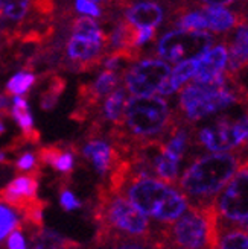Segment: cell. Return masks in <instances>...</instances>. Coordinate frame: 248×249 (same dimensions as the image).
<instances>
[{
	"mask_svg": "<svg viewBox=\"0 0 248 249\" xmlns=\"http://www.w3.org/2000/svg\"><path fill=\"white\" fill-rule=\"evenodd\" d=\"M73 3V9L78 14H82V16H89V17H93V18H101L104 17V9L102 6L93 2V0H72Z\"/></svg>",
	"mask_w": 248,
	"mask_h": 249,
	"instance_id": "cell-25",
	"label": "cell"
},
{
	"mask_svg": "<svg viewBox=\"0 0 248 249\" xmlns=\"http://www.w3.org/2000/svg\"><path fill=\"white\" fill-rule=\"evenodd\" d=\"M20 213L16 208H11L8 204L0 202V243L6 235H9L16 228L20 227Z\"/></svg>",
	"mask_w": 248,
	"mask_h": 249,
	"instance_id": "cell-22",
	"label": "cell"
},
{
	"mask_svg": "<svg viewBox=\"0 0 248 249\" xmlns=\"http://www.w3.org/2000/svg\"><path fill=\"white\" fill-rule=\"evenodd\" d=\"M221 217L233 223L248 222V167H241L213 201Z\"/></svg>",
	"mask_w": 248,
	"mask_h": 249,
	"instance_id": "cell-10",
	"label": "cell"
},
{
	"mask_svg": "<svg viewBox=\"0 0 248 249\" xmlns=\"http://www.w3.org/2000/svg\"><path fill=\"white\" fill-rule=\"evenodd\" d=\"M59 204H61V207H63L66 211L78 210V208H81V205H82L79 199L67 189V185H63V187H61V192H59Z\"/></svg>",
	"mask_w": 248,
	"mask_h": 249,
	"instance_id": "cell-26",
	"label": "cell"
},
{
	"mask_svg": "<svg viewBox=\"0 0 248 249\" xmlns=\"http://www.w3.org/2000/svg\"><path fill=\"white\" fill-rule=\"evenodd\" d=\"M218 249H248V232L244 230H231L219 235Z\"/></svg>",
	"mask_w": 248,
	"mask_h": 249,
	"instance_id": "cell-23",
	"label": "cell"
},
{
	"mask_svg": "<svg viewBox=\"0 0 248 249\" xmlns=\"http://www.w3.org/2000/svg\"><path fill=\"white\" fill-rule=\"evenodd\" d=\"M12 111V97L8 96L6 93L0 94V114L3 117H11Z\"/></svg>",
	"mask_w": 248,
	"mask_h": 249,
	"instance_id": "cell-31",
	"label": "cell"
},
{
	"mask_svg": "<svg viewBox=\"0 0 248 249\" xmlns=\"http://www.w3.org/2000/svg\"><path fill=\"white\" fill-rule=\"evenodd\" d=\"M31 230V249H79V245L54 230L28 225Z\"/></svg>",
	"mask_w": 248,
	"mask_h": 249,
	"instance_id": "cell-18",
	"label": "cell"
},
{
	"mask_svg": "<svg viewBox=\"0 0 248 249\" xmlns=\"http://www.w3.org/2000/svg\"><path fill=\"white\" fill-rule=\"evenodd\" d=\"M93 2H96V3H99L102 8H105V6H108L110 3H113V0H93Z\"/></svg>",
	"mask_w": 248,
	"mask_h": 249,
	"instance_id": "cell-34",
	"label": "cell"
},
{
	"mask_svg": "<svg viewBox=\"0 0 248 249\" xmlns=\"http://www.w3.org/2000/svg\"><path fill=\"white\" fill-rule=\"evenodd\" d=\"M41 79H46V87L40 93V107L43 111H52L58 105L59 97L66 91L67 81L58 71L43 73Z\"/></svg>",
	"mask_w": 248,
	"mask_h": 249,
	"instance_id": "cell-19",
	"label": "cell"
},
{
	"mask_svg": "<svg viewBox=\"0 0 248 249\" xmlns=\"http://www.w3.org/2000/svg\"><path fill=\"white\" fill-rule=\"evenodd\" d=\"M216 43V36L207 31L172 29L160 36L154 55L168 62H181L200 58Z\"/></svg>",
	"mask_w": 248,
	"mask_h": 249,
	"instance_id": "cell-7",
	"label": "cell"
},
{
	"mask_svg": "<svg viewBox=\"0 0 248 249\" xmlns=\"http://www.w3.org/2000/svg\"><path fill=\"white\" fill-rule=\"evenodd\" d=\"M238 12L242 16L244 21L248 23V0H241V5H239Z\"/></svg>",
	"mask_w": 248,
	"mask_h": 249,
	"instance_id": "cell-32",
	"label": "cell"
},
{
	"mask_svg": "<svg viewBox=\"0 0 248 249\" xmlns=\"http://www.w3.org/2000/svg\"><path fill=\"white\" fill-rule=\"evenodd\" d=\"M157 35V28H151V26H146V28H139V38H137V47H143L146 43H150L155 38Z\"/></svg>",
	"mask_w": 248,
	"mask_h": 249,
	"instance_id": "cell-29",
	"label": "cell"
},
{
	"mask_svg": "<svg viewBox=\"0 0 248 249\" xmlns=\"http://www.w3.org/2000/svg\"><path fill=\"white\" fill-rule=\"evenodd\" d=\"M95 217L99 222V228L116 231L123 235L146 237L151 232L148 216L127 196L111 192L108 187H99Z\"/></svg>",
	"mask_w": 248,
	"mask_h": 249,
	"instance_id": "cell-5",
	"label": "cell"
},
{
	"mask_svg": "<svg viewBox=\"0 0 248 249\" xmlns=\"http://www.w3.org/2000/svg\"><path fill=\"white\" fill-rule=\"evenodd\" d=\"M172 249H218L219 214L212 202L189 205L166 230Z\"/></svg>",
	"mask_w": 248,
	"mask_h": 249,
	"instance_id": "cell-4",
	"label": "cell"
},
{
	"mask_svg": "<svg viewBox=\"0 0 248 249\" xmlns=\"http://www.w3.org/2000/svg\"><path fill=\"white\" fill-rule=\"evenodd\" d=\"M16 170L23 173H40L41 175V164L34 152H23L14 163Z\"/></svg>",
	"mask_w": 248,
	"mask_h": 249,
	"instance_id": "cell-24",
	"label": "cell"
},
{
	"mask_svg": "<svg viewBox=\"0 0 248 249\" xmlns=\"http://www.w3.org/2000/svg\"><path fill=\"white\" fill-rule=\"evenodd\" d=\"M209 23V31L218 35H227L233 29L244 24V18L238 11H231L226 6H201Z\"/></svg>",
	"mask_w": 248,
	"mask_h": 249,
	"instance_id": "cell-16",
	"label": "cell"
},
{
	"mask_svg": "<svg viewBox=\"0 0 248 249\" xmlns=\"http://www.w3.org/2000/svg\"><path fill=\"white\" fill-rule=\"evenodd\" d=\"M96 243L101 249H153L146 242L137 239H128L127 235L105 228H99Z\"/></svg>",
	"mask_w": 248,
	"mask_h": 249,
	"instance_id": "cell-20",
	"label": "cell"
},
{
	"mask_svg": "<svg viewBox=\"0 0 248 249\" xmlns=\"http://www.w3.org/2000/svg\"><path fill=\"white\" fill-rule=\"evenodd\" d=\"M8 249H28L26 239L21 232V227L16 228L8 235Z\"/></svg>",
	"mask_w": 248,
	"mask_h": 249,
	"instance_id": "cell-27",
	"label": "cell"
},
{
	"mask_svg": "<svg viewBox=\"0 0 248 249\" xmlns=\"http://www.w3.org/2000/svg\"><path fill=\"white\" fill-rule=\"evenodd\" d=\"M238 152H212L201 155L186 167L180 178V190L195 201V205L212 202L242 166Z\"/></svg>",
	"mask_w": 248,
	"mask_h": 249,
	"instance_id": "cell-2",
	"label": "cell"
},
{
	"mask_svg": "<svg viewBox=\"0 0 248 249\" xmlns=\"http://www.w3.org/2000/svg\"><path fill=\"white\" fill-rule=\"evenodd\" d=\"M143 214L160 222L177 220L188 210V197L162 179L134 173L133 167L120 192Z\"/></svg>",
	"mask_w": 248,
	"mask_h": 249,
	"instance_id": "cell-3",
	"label": "cell"
},
{
	"mask_svg": "<svg viewBox=\"0 0 248 249\" xmlns=\"http://www.w3.org/2000/svg\"><path fill=\"white\" fill-rule=\"evenodd\" d=\"M12 53H14V46L6 40L3 32L0 31V66L12 61Z\"/></svg>",
	"mask_w": 248,
	"mask_h": 249,
	"instance_id": "cell-28",
	"label": "cell"
},
{
	"mask_svg": "<svg viewBox=\"0 0 248 249\" xmlns=\"http://www.w3.org/2000/svg\"><path fill=\"white\" fill-rule=\"evenodd\" d=\"M6 151L3 149V151H0V164H8V163H11V161L8 160V157H6Z\"/></svg>",
	"mask_w": 248,
	"mask_h": 249,
	"instance_id": "cell-33",
	"label": "cell"
},
{
	"mask_svg": "<svg viewBox=\"0 0 248 249\" xmlns=\"http://www.w3.org/2000/svg\"><path fill=\"white\" fill-rule=\"evenodd\" d=\"M175 120V109L163 96H133L127 104L122 124L110 128L107 137L127 157L143 144L165 140Z\"/></svg>",
	"mask_w": 248,
	"mask_h": 249,
	"instance_id": "cell-1",
	"label": "cell"
},
{
	"mask_svg": "<svg viewBox=\"0 0 248 249\" xmlns=\"http://www.w3.org/2000/svg\"><path fill=\"white\" fill-rule=\"evenodd\" d=\"M127 93L128 91L123 85L117 87L113 93H110L104 99L99 114L92 122L101 124L102 128H105V124H110V128L120 126L123 122V114H125L127 104H128Z\"/></svg>",
	"mask_w": 248,
	"mask_h": 249,
	"instance_id": "cell-15",
	"label": "cell"
},
{
	"mask_svg": "<svg viewBox=\"0 0 248 249\" xmlns=\"http://www.w3.org/2000/svg\"><path fill=\"white\" fill-rule=\"evenodd\" d=\"M224 38L229 46L227 73L241 78V74L248 69V23L233 29Z\"/></svg>",
	"mask_w": 248,
	"mask_h": 249,
	"instance_id": "cell-13",
	"label": "cell"
},
{
	"mask_svg": "<svg viewBox=\"0 0 248 249\" xmlns=\"http://www.w3.org/2000/svg\"><path fill=\"white\" fill-rule=\"evenodd\" d=\"M192 143L209 152H229L248 146V113L239 117L222 114L210 124L192 126Z\"/></svg>",
	"mask_w": 248,
	"mask_h": 249,
	"instance_id": "cell-6",
	"label": "cell"
},
{
	"mask_svg": "<svg viewBox=\"0 0 248 249\" xmlns=\"http://www.w3.org/2000/svg\"><path fill=\"white\" fill-rule=\"evenodd\" d=\"M169 62L160 58H142L123 71L122 84L134 97L155 96L171 76Z\"/></svg>",
	"mask_w": 248,
	"mask_h": 249,
	"instance_id": "cell-8",
	"label": "cell"
},
{
	"mask_svg": "<svg viewBox=\"0 0 248 249\" xmlns=\"http://www.w3.org/2000/svg\"><path fill=\"white\" fill-rule=\"evenodd\" d=\"M6 131V126H5V123H3V116L0 114V137H2Z\"/></svg>",
	"mask_w": 248,
	"mask_h": 249,
	"instance_id": "cell-35",
	"label": "cell"
},
{
	"mask_svg": "<svg viewBox=\"0 0 248 249\" xmlns=\"http://www.w3.org/2000/svg\"><path fill=\"white\" fill-rule=\"evenodd\" d=\"M11 119L19 124L21 129V137L28 144H38L41 142V132L34 126V117L31 114V108L26 96L12 97V111Z\"/></svg>",
	"mask_w": 248,
	"mask_h": 249,
	"instance_id": "cell-17",
	"label": "cell"
},
{
	"mask_svg": "<svg viewBox=\"0 0 248 249\" xmlns=\"http://www.w3.org/2000/svg\"><path fill=\"white\" fill-rule=\"evenodd\" d=\"M229 66V46L222 40L215 43L200 58H196V70L192 81L209 84L224 76Z\"/></svg>",
	"mask_w": 248,
	"mask_h": 249,
	"instance_id": "cell-11",
	"label": "cell"
},
{
	"mask_svg": "<svg viewBox=\"0 0 248 249\" xmlns=\"http://www.w3.org/2000/svg\"><path fill=\"white\" fill-rule=\"evenodd\" d=\"M110 52V44L104 40L87 38L70 34L64 46V58L59 70L87 73L104 64Z\"/></svg>",
	"mask_w": 248,
	"mask_h": 249,
	"instance_id": "cell-9",
	"label": "cell"
},
{
	"mask_svg": "<svg viewBox=\"0 0 248 249\" xmlns=\"http://www.w3.org/2000/svg\"><path fill=\"white\" fill-rule=\"evenodd\" d=\"M32 0H0V31L16 46V36L31 14Z\"/></svg>",
	"mask_w": 248,
	"mask_h": 249,
	"instance_id": "cell-12",
	"label": "cell"
},
{
	"mask_svg": "<svg viewBox=\"0 0 248 249\" xmlns=\"http://www.w3.org/2000/svg\"><path fill=\"white\" fill-rule=\"evenodd\" d=\"M38 82V78L35 76L34 71L29 70H21L19 73H16L12 76L5 87V93L11 97L14 96H26V93L32 89V87Z\"/></svg>",
	"mask_w": 248,
	"mask_h": 249,
	"instance_id": "cell-21",
	"label": "cell"
},
{
	"mask_svg": "<svg viewBox=\"0 0 248 249\" xmlns=\"http://www.w3.org/2000/svg\"><path fill=\"white\" fill-rule=\"evenodd\" d=\"M122 16L137 28H158L166 18V11L154 0H131Z\"/></svg>",
	"mask_w": 248,
	"mask_h": 249,
	"instance_id": "cell-14",
	"label": "cell"
},
{
	"mask_svg": "<svg viewBox=\"0 0 248 249\" xmlns=\"http://www.w3.org/2000/svg\"><path fill=\"white\" fill-rule=\"evenodd\" d=\"M236 3V0H189L191 8L198 6H230Z\"/></svg>",
	"mask_w": 248,
	"mask_h": 249,
	"instance_id": "cell-30",
	"label": "cell"
}]
</instances>
